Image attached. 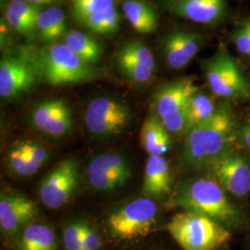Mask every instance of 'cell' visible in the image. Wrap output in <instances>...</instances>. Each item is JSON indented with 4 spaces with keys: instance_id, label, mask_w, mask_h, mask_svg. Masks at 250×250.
Instances as JSON below:
<instances>
[{
    "instance_id": "1",
    "label": "cell",
    "mask_w": 250,
    "mask_h": 250,
    "mask_svg": "<svg viewBox=\"0 0 250 250\" xmlns=\"http://www.w3.org/2000/svg\"><path fill=\"white\" fill-rule=\"evenodd\" d=\"M233 127L231 113L221 108L205 122L190 128L185 144V157L188 163L196 167L209 165L227 152Z\"/></svg>"
},
{
    "instance_id": "2",
    "label": "cell",
    "mask_w": 250,
    "mask_h": 250,
    "mask_svg": "<svg viewBox=\"0 0 250 250\" xmlns=\"http://www.w3.org/2000/svg\"><path fill=\"white\" fill-rule=\"evenodd\" d=\"M33 59L40 79L54 86L95 80L101 73L64 43L45 46Z\"/></svg>"
},
{
    "instance_id": "3",
    "label": "cell",
    "mask_w": 250,
    "mask_h": 250,
    "mask_svg": "<svg viewBox=\"0 0 250 250\" xmlns=\"http://www.w3.org/2000/svg\"><path fill=\"white\" fill-rule=\"evenodd\" d=\"M174 203L185 210L204 215L221 224H235L240 218L226 191L212 179H197L188 183L179 190Z\"/></svg>"
},
{
    "instance_id": "4",
    "label": "cell",
    "mask_w": 250,
    "mask_h": 250,
    "mask_svg": "<svg viewBox=\"0 0 250 250\" xmlns=\"http://www.w3.org/2000/svg\"><path fill=\"white\" fill-rule=\"evenodd\" d=\"M166 228L185 250H214L231 238L223 224L188 210L174 215Z\"/></svg>"
},
{
    "instance_id": "5",
    "label": "cell",
    "mask_w": 250,
    "mask_h": 250,
    "mask_svg": "<svg viewBox=\"0 0 250 250\" xmlns=\"http://www.w3.org/2000/svg\"><path fill=\"white\" fill-rule=\"evenodd\" d=\"M158 206L150 197L136 198L108 216L107 230L119 241H132L146 237L158 221Z\"/></svg>"
},
{
    "instance_id": "6",
    "label": "cell",
    "mask_w": 250,
    "mask_h": 250,
    "mask_svg": "<svg viewBox=\"0 0 250 250\" xmlns=\"http://www.w3.org/2000/svg\"><path fill=\"white\" fill-rule=\"evenodd\" d=\"M207 83L215 96L224 99L248 97L250 87L232 56L221 47L204 62Z\"/></svg>"
},
{
    "instance_id": "7",
    "label": "cell",
    "mask_w": 250,
    "mask_h": 250,
    "mask_svg": "<svg viewBox=\"0 0 250 250\" xmlns=\"http://www.w3.org/2000/svg\"><path fill=\"white\" fill-rule=\"evenodd\" d=\"M132 114L123 102L108 97L93 99L84 112V123L91 134L112 137L124 133L131 123Z\"/></svg>"
},
{
    "instance_id": "8",
    "label": "cell",
    "mask_w": 250,
    "mask_h": 250,
    "mask_svg": "<svg viewBox=\"0 0 250 250\" xmlns=\"http://www.w3.org/2000/svg\"><path fill=\"white\" fill-rule=\"evenodd\" d=\"M80 172L73 159L61 161L40 183L38 193L42 203L50 209L66 205L77 191Z\"/></svg>"
},
{
    "instance_id": "9",
    "label": "cell",
    "mask_w": 250,
    "mask_h": 250,
    "mask_svg": "<svg viewBox=\"0 0 250 250\" xmlns=\"http://www.w3.org/2000/svg\"><path fill=\"white\" fill-rule=\"evenodd\" d=\"M41 80L33 56L8 55L0 62V96L18 99Z\"/></svg>"
},
{
    "instance_id": "10",
    "label": "cell",
    "mask_w": 250,
    "mask_h": 250,
    "mask_svg": "<svg viewBox=\"0 0 250 250\" xmlns=\"http://www.w3.org/2000/svg\"><path fill=\"white\" fill-rule=\"evenodd\" d=\"M87 174L92 188L101 192H110L125 186L132 176V170L122 155L105 153L90 161Z\"/></svg>"
},
{
    "instance_id": "11",
    "label": "cell",
    "mask_w": 250,
    "mask_h": 250,
    "mask_svg": "<svg viewBox=\"0 0 250 250\" xmlns=\"http://www.w3.org/2000/svg\"><path fill=\"white\" fill-rule=\"evenodd\" d=\"M216 181L234 197L250 192V161L237 153L225 152L210 164Z\"/></svg>"
},
{
    "instance_id": "12",
    "label": "cell",
    "mask_w": 250,
    "mask_h": 250,
    "mask_svg": "<svg viewBox=\"0 0 250 250\" xmlns=\"http://www.w3.org/2000/svg\"><path fill=\"white\" fill-rule=\"evenodd\" d=\"M115 61L121 74L137 84L148 83L156 70L154 54L139 40H131L122 45L117 52Z\"/></svg>"
},
{
    "instance_id": "13",
    "label": "cell",
    "mask_w": 250,
    "mask_h": 250,
    "mask_svg": "<svg viewBox=\"0 0 250 250\" xmlns=\"http://www.w3.org/2000/svg\"><path fill=\"white\" fill-rule=\"evenodd\" d=\"M37 207L34 201L18 193H2L0 197V226L2 232L9 238H17L28 224L37 217Z\"/></svg>"
},
{
    "instance_id": "14",
    "label": "cell",
    "mask_w": 250,
    "mask_h": 250,
    "mask_svg": "<svg viewBox=\"0 0 250 250\" xmlns=\"http://www.w3.org/2000/svg\"><path fill=\"white\" fill-rule=\"evenodd\" d=\"M198 92L192 78L169 83L157 91L153 100V114L160 120L186 113L190 98Z\"/></svg>"
},
{
    "instance_id": "15",
    "label": "cell",
    "mask_w": 250,
    "mask_h": 250,
    "mask_svg": "<svg viewBox=\"0 0 250 250\" xmlns=\"http://www.w3.org/2000/svg\"><path fill=\"white\" fill-rule=\"evenodd\" d=\"M31 120L39 132L53 137L66 135L72 127L71 109L62 99L47 100L38 104L33 109Z\"/></svg>"
},
{
    "instance_id": "16",
    "label": "cell",
    "mask_w": 250,
    "mask_h": 250,
    "mask_svg": "<svg viewBox=\"0 0 250 250\" xmlns=\"http://www.w3.org/2000/svg\"><path fill=\"white\" fill-rule=\"evenodd\" d=\"M165 7L177 17L207 25L220 22L227 9L225 0H165Z\"/></svg>"
},
{
    "instance_id": "17",
    "label": "cell",
    "mask_w": 250,
    "mask_h": 250,
    "mask_svg": "<svg viewBox=\"0 0 250 250\" xmlns=\"http://www.w3.org/2000/svg\"><path fill=\"white\" fill-rule=\"evenodd\" d=\"M203 40L200 35L184 30L173 31L162 41V54L166 64L173 70L186 67L198 53Z\"/></svg>"
},
{
    "instance_id": "18",
    "label": "cell",
    "mask_w": 250,
    "mask_h": 250,
    "mask_svg": "<svg viewBox=\"0 0 250 250\" xmlns=\"http://www.w3.org/2000/svg\"><path fill=\"white\" fill-rule=\"evenodd\" d=\"M171 176L169 162L164 157H152L146 161L142 192L146 197L161 198L170 192Z\"/></svg>"
},
{
    "instance_id": "19",
    "label": "cell",
    "mask_w": 250,
    "mask_h": 250,
    "mask_svg": "<svg viewBox=\"0 0 250 250\" xmlns=\"http://www.w3.org/2000/svg\"><path fill=\"white\" fill-rule=\"evenodd\" d=\"M140 144L149 157H163L170 150V133L153 113L144 122L140 132Z\"/></svg>"
},
{
    "instance_id": "20",
    "label": "cell",
    "mask_w": 250,
    "mask_h": 250,
    "mask_svg": "<svg viewBox=\"0 0 250 250\" xmlns=\"http://www.w3.org/2000/svg\"><path fill=\"white\" fill-rule=\"evenodd\" d=\"M18 250H58V239L53 229L46 224L32 223L16 238Z\"/></svg>"
},
{
    "instance_id": "21",
    "label": "cell",
    "mask_w": 250,
    "mask_h": 250,
    "mask_svg": "<svg viewBox=\"0 0 250 250\" xmlns=\"http://www.w3.org/2000/svg\"><path fill=\"white\" fill-rule=\"evenodd\" d=\"M123 11L134 30L141 34H150L157 30L159 16L156 9L144 0H125Z\"/></svg>"
},
{
    "instance_id": "22",
    "label": "cell",
    "mask_w": 250,
    "mask_h": 250,
    "mask_svg": "<svg viewBox=\"0 0 250 250\" xmlns=\"http://www.w3.org/2000/svg\"><path fill=\"white\" fill-rule=\"evenodd\" d=\"M67 34L66 18L59 8L41 10L36 21V36L41 42L52 43Z\"/></svg>"
},
{
    "instance_id": "23",
    "label": "cell",
    "mask_w": 250,
    "mask_h": 250,
    "mask_svg": "<svg viewBox=\"0 0 250 250\" xmlns=\"http://www.w3.org/2000/svg\"><path fill=\"white\" fill-rule=\"evenodd\" d=\"M64 44L68 45L85 62L95 64L101 60L103 46L95 38L79 31H68L64 36Z\"/></svg>"
},
{
    "instance_id": "24",
    "label": "cell",
    "mask_w": 250,
    "mask_h": 250,
    "mask_svg": "<svg viewBox=\"0 0 250 250\" xmlns=\"http://www.w3.org/2000/svg\"><path fill=\"white\" fill-rule=\"evenodd\" d=\"M216 110L217 108L212 97L199 91L194 94L189 99L186 107L188 130L209 119Z\"/></svg>"
},
{
    "instance_id": "25",
    "label": "cell",
    "mask_w": 250,
    "mask_h": 250,
    "mask_svg": "<svg viewBox=\"0 0 250 250\" xmlns=\"http://www.w3.org/2000/svg\"><path fill=\"white\" fill-rule=\"evenodd\" d=\"M121 15L116 8L96 14L83 21L81 25L97 35H112L120 28Z\"/></svg>"
},
{
    "instance_id": "26",
    "label": "cell",
    "mask_w": 250,
    "mask_h": 250,
    "mask_svg": "<svg viewBox=\"0 0 250 250\" xmlns=\"http://www.w3.org/2000/svg\"><path fill=\"white\" fill-rule=\"evenodd\" d=\"M74 20L82 23L96 14L115 8V0H71Z\"/></svg>"
},
{
    "instance_id": "27",
    "label": "cell",
    "mask_w": 250,
    "mask_h": 250,
    "mask_svg": "<svg viewBox=\"0 0 250 250\" xmlns=\"http://www.w3.org/2000/svg\"><path fill=\"white\" fill-rule=\"evenodd\" d=\"M7 163L9 170L17 176L26 177L35 174L37 169L31 163L20 142L15 144L9 151Z\"/></svg>"
},
{
    "instance_id": "28",
    "label": "cell",
    "mask_w": 250,
    "mask_h": 250,
    "mask_svg": "<svg viewBox=\"0 0 250 250\" xmlns=\"http://www.w3.org/2000/svg\"><path fill=\"white\" fill-rule=\"evenodd\" d=\"M18 15L19 17L26 20L30 23L36 26L38 15L41 11L40 6L27 2L25 0H11L9 1L7 9Z\"/></svg>"
},
{
    "instance_id": "29",
    "label": "cell",
    "mask_w": 250,
    "mask_h": 250,
    "mask_svg": "<svg viewBox=\"0 0 250 250\" xmlns=\"http://www.w3.org/2000/svg\"><path fill=\"white\" fill-rule=\"evenodd\" d=\"M82 223L72 222L67 224L63 231V243L66 250H83Z\"/></svg>"
},
{
    "instance_id": "30",
    "label": "cell",
    "mask_w": 250,
    "mask_h": 250,
    "mask_svg": "<svg viewBox=\"0 0 250 250\" xmlns=\"http://www.w3.org/2000/svg\"><path fill=\"white\" fill-rule=\"evenodd\" d=\"M237 50L248 57L250 50V19L245 20L232 36Z\"/></svg>"
},
{
    "instance_id": "31",
    "label": "cell",
    "mask_w": 250,
    "mask_h": 250,
    "mask_svg": "<svg viewBox=\"0 0 250 250\" xmlns=\"http://www.w3.org/2000/svg\"><path fill=\"white\" fill-rule=\"evenodd\" d=\"M21 147L23 148L27 156L34 161V163L37 165L39 168L43 167L46 161L49 158V154L45 146L30 141H23L20 142Z\"/></svg>"
},
{
    "instance_id": "32",
    "label": "cell",
    "mask_w": 250,
    "mask_h": 250,
    "mask_svg": "<svg viewBox=\"0 0 250 250\" xmlns=\"http://www.w3.org/2000/svg\"><path fill=\"white\" fill-rule=\"evenodd\" d=\"M82 243L83 250H99L102 247L99 232L85 222L82 223Z\"/></svg>"
},
{
    "instance_id": "33",
    "label": "cell",
    "mask_w": 250,
    "mask_h": 250,
    "mask_svg": "<svg viewBox=\"0 0 250 250\" xmlns=\"http://www.w3.org/2000/svg\"><path fill=\"white\" fill-rule=\"evenodd\" d=\"M241 139L246 147L250 150V123L246 125L241 132Z\"/></svg>"
},
{
    "instance_id": "34",
    "label": "cell",
    "mask_w": 250,
    "mask_h": 250,
    "mask_svg": "<svg viewBox=\"0 0 250 250\" xmlns=\"http://www.w3.org/2000/svg\"><path fill=\"white\" fill-rule=\"evenodd\" d=\"M25 1L37 5V6H40V5H44V4H51V3L60 1V0H25Z\"/></svg>"
},
{
    "instance_id": "35",
    "label": "cell",
    "mask_w": 250,
    "mask_h": 250,
    "mask_svg": "<svg viewBox=\"0 0 250 250\" xmlns=\"http://www.w3.org/2000/svg\"><path fill=\"white\" fill-rule=\"evenodd\" d=\"M248 57H249V58H250V53H249V55H248Z\"/></svg>"
},
{
    "instance_id": "36",
    "label": "cell",
    "mask_w": 250,
    "mask_h": 250,
    "mask_svg": "<svg viewBox=\"0 0 250 250\" xmlns=\"http://www.w3.org/2000/svg\"><path fill=\"white\" fill-rule=\"evenodd\" d=\"M1 1H3V0H1Z\"/></svg>"
}]
</instances>
